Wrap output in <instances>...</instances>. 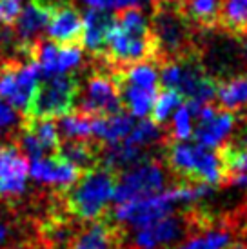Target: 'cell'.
Here are the masks:
<instances>
[{
    "label": "cell",
    "mask_w": 247,
    "mask_h": 249,
    "mask_svg": "<svg viewBox=\"0 0 247 249\" xmlns=\"http://www.w3.org/2000/svg\"><path fill=\"white\" fill-rule=\"evenodd\" d=\"M115 184L117 173L102 166L95 167L84 173L73 186L62 191L64 208L73 218L84 222L98 220L113 200Z\"/></svg>",
    "instance_id": "1"
},
{
    "label": "cell",
    "mask_w": 247,
    "mask_h": 249,
    "mask_svg": "<svg viewBox=\"0 0 247 249\" xmlns=\"http://www.w3.org/2000/svg\"><path fill=\"white\" fill-rule=\"evenodd\" d=\"M165 166L182 182H200L207 186H226L227 175L216 151L202 145L167 140Z\"/></svg>",
    "instance_id": "2"
},
{
    "label": "cell",
    "mask_w": 247,
    "mask_h": 249,
    "mask_svg": "<svg viewBox=\"0 0 247 249\" xmlns=\"http://www.w3.org/2000/svg\"><path fill=\"white\" fill-rule=\"evenodd\" d=\"M191 24L180 9V0H158L153 15V36L160 51V66L167 60L194 55Z\"/></svg>",
    "instance_id": "3"
},
{
    "label": "cell",
    "mask_w": 247,
    "mask_h": 249,
    "mask_svg": "<svg viewBox=\"0 0 247 249\" xmlns=\"http://www.w3.org/2000/svg\"><path fill=\"white\" fill-rule=\"evenodd\" d=\"M80 84L71 75L49 76L46 82L38 84L31 102L24 109V117L56 118L66 117L75 107Z\"/></svg>",
    "instance_id": "4"
},
{
    "label": "cell",
    "mask_w": 247,
    "mask_h": 249,
    "mask_svg": "<svg viewBox=\"0 0 247 249\" xmlns=\"http://www.w3.org/2000/svg\"><path fill=\"white\" fill-rule=\"evenodd\" d=\"M167 189V173L158 160H144L122 175H117L113 200L117 204L142 200Z\"/></svg>",
    "instance_id": "5"
},
{
    "label": "cell",
    "mask_w": 247,
    "mask_h": 249,
    "mask_svg": "<svg viewBox=\"0 0 247 249\" xmlns=\"http://www.w3.org/2000/svg\"><path fill=\"white\" fill-rule=\"evenodd\" d=\"M42 70L33 58L7 60L0 66V100L26 109L40 84Z\"/></svg>",
    "instance_id": "6"
},
{
    "label": "cell",
    "mask_w": 247,
    "mask_h": 249,
    "mask_svg": "<svg viewBox=\"0 0 247 249\" xmlns=\"http://www.w3.org/2000/svg\"><path fill=\"white\" fill-rule=\"evenodd\" d=\"M122 107L120 93L111 78V68L102 60V64L91 73L88 86H86V95H84L78 111L91 118H100L117 115L122 111Z\"/></svg>",
    "instance_id": "7"
},
{
    "label": "cell",
    "mask_w": 247,
    "mask_h": 249,
    "mask_svg": "<svg viewBox=\"0 0 247 249\" xmlns=\"http://www.w3.org/2000/svg\"><path fill=\"white\" fill-rule=\"evenodd\" d=\"M178 202V191H176V186H173L169 189H165L164 193H158L155 196H149V198L118 204L113 216L118 224L127 222L133 228L138 229L167 216Z\"/></svg>",
    "instance_id": "8"
},
{
    "label": "cell",
    "mask_w": 247,
    "mask_h": 249,
    "mask_svg": "<svg viewBox=\"0 0 247 249\" xmlns=\"http://www.w3.org/2000/svg\"><path fill=\"white\" fill-rule=\"evenodd\" d=\"M29 166L17 142L0 144V196L17 198L28 186Z\"/></svg>",
    "instance_id": "9"
},
{
    "label": "cell",
    "mask_w": 247,
    "mask_h": 249,
    "mask_svg": "<svg viewBox=\"0 0 247 249\" xmlns=\"http://www.w3.org/2000/svg\"><path fill=\"white\" fill-rule=\"evenodd\" d=\"M124 235L115 218H98L76 231L69 249H120Z\"/></svg>",
    "instance_id": "10"
},
{
    "label": "cell",
    "mask_w": 247,
    "mask_h": 249,
    "mask_svg": "<svg viewBox=\"0 0 247 249\" xmlns=\"http://www.w3.org/2000/svg\"><path fill=\"white\" fill-rule=\"evenodd\" d=\"M31 177L40 184L60 187L62 191L73 186L76 180L80 178L84 173H80L73 164H69L66 159H62L60 155H49L42 157L31 162Z\"/></svg>",
    "instance_id": "11"
},
{
    "label": "cell",
    "mask_w": 247,
    "mask_h": 249,
    "mask_svg": "<svg viewBox=\"0 0 247 249\" xmlns=\"http://www.w3.org/2000/svg\"><path fill=\"white\" fill-rule=\"evenodd\" d=\"M82 17L69 2L56 6L48 24L49 38L58 46H78L82 42Z\"/></svg>",
    "instance_id": "12"
},
{
    "label": "cell",
    "mask_w": 247,
    "mask_h": 249,
    "mask_svg": "<svg viewBox=\"0 0 247 249\" xmlns=\"http://www.w3.org/2000/svg\"><path fill=\"white\" fill-rule=\"evenodd\" d=\"M234 124H236V115L233 111L218 109L209 118L196 122V127L193 129V137L202 147H207V149L218 147L231 135Z\"/></svg>",
    "instance_id": "13"
},
{
    "label": "cell",
    "mask_w": 247,
    "mask_h": 249,
    "mask_svg": "<svg viewBox=\"0 0 247 249\" xmlns=\"http://www.w3.org/2000/svg\"><path fill=\"white\" fill-rule=\"evenodd\" d=\"M56 155L66 159L69 164H73L80 173H88V171L100 166L102 145H100L98 140L66 139L64 144L58 145Z\"/></svg>",
    "instance_id": "14"
},
{
    "label": "cell",
    "mask_w": 247,
    "mask_h": 249,
    "mask_svg": "<svg viewBox=\"0 0 247 249\" xmlns=\"http://www.w3.org/2000/svg\"><path fill=\"white\" fill-rule=\"evenodd\" d=\"M82 44L86 46V49H89L96 58L104 56L107 48V35L115 24V17L107 11L89 9L82 17Z\"/></svg>",
    "instance_id": "15"
},
{
    "label": "cell",
    "mask_w": 247,
    "mask_h": 249,
    "mask_svg": "<svg viewBox=\"0 0 247 249\" xmlns=\"http://www.w3.org/2000/svg\"><path fill=\"white\" fill-rule=\"evenodd\" d=\"M216 155L226 169L227 184L236 175L247 173V120L240 131L220 144Z\"/></svg>",
    "instance_id": "16"
},
{
    "label": "cell",
    "mask_w": 247,
    "mask_h": 249,
    "mask_svg": "<svg viewBox=\"0 0 247 249\" xmlns=\"http://www.w3.org/2000/svg\"><path fill=\"white\" fill-rule=\"evenodd\" d=\"M222 0H180V9L191 26L200 29L218 28Z\"/></svg>",
    "instance_id": "17"
},
{
    "label": "cell",
    "mask_w": 247,
    "mask_h": 249,
    "mask_svg": "<svg viewBox=\"0 0 247 249\" xmlns=\"http://www.w3.org/2000/svg\"><path fill=\"white\" fill-rule=\"evenodd\" d=\"M135 125V120L127 113H117L111 117H100L93 118V135L98 142L104 144H117L122 142L131 133Z\"/></svg>",
    "instance_id": "18"
},
{
    "label": "cell",
    "mask_w": 247,
    "mask_h": 249,
    "mask_svg": "<svg viewBox=\"0 0 247 249\" xmlns=\"http://www.w3.org/2000/svg\"><path fill=\"white\" fill-rule=\"evenodd\" d=\"M22 129H26L38 140L42 149L46 155H55L60 145V133H58V125L53 122V118H33L24 117L22 120Z\"/></svg>",
    "instance_id": "19"
},
{
    "label": "cell",
    "mask_w": 247,
    "mask_h": 249,
    "mask_svg": "<svg viewBox=\"0 0 247 249\" xmlns=\"http://www.w3.org/2000/svg\"><path fill=\"white\" fill-rule=\"evenodd\" d=\"M218 28L234 36L247 35V0H222Z\"/></svg>",
    "instance_id": "20"
},
{
    "label": "cell",
    "mask_w": 247,
    "mask_h": 249,
    "mask_svg": "<svg viewBox=\"0 0 247 249\" xmlns=\"http://www.w3.org/2000/svg\"><path fill=\"white\" fill-rule=\"evenodd\" d=\"M120 93V100L122 106L127 107L129 115L133 117H145L147 113H151L153 104H155V98H157L158 91L157 88H131V86H122L117 88Z\"/></svg>",
    "instance_id": "21"
},
{
    "label": "cell",
    "mask_w": 247,
    "mask_h": 249,
    "mask_svg": "<svg viewBox=\"0 0 247 249\" xmlns=\"http://www.w3.org/2000/svg\"><path fill=\"white\" fill-rule=\"evenodd\" d=\"M216 98L220 102V107L226 111H236L247 107V78L246 75L234 76L224 82H218V89H216Z\"/></svg>",
    "instance_id": "22"
},
{
    "label": "cell",
    "mask_w": 247,
    "mask_h": 249,
    "mask_svg": "<svg viewBox=\"0 0 247 249\" xmlns=\"http://www.w3.org/2000/svg\"><path fill=\"white\" fill-rule=\"evenodd\" d=\"M231 235L233 228L226 222H220L218 226H211L204 233L191 236L180 249H224L231 240Z\"/></svg>",
    "instance_id": "23"
},
{
    "label": "cell",
    "mask_w": 247,
    "mask_h": 249,
    "mask_svg": "<svg viewBox=\"0 0 247 249\" xmlns=\"http://www.w3.org/2000/svg\"><path fill=\"white\" fill-rule=\"evenodd\" d=\"M58 129V133H62L66 139H89L93 135V118L80 111L69 113L62 117Z\"/></svg>",
    "instance_id": "24"
},
{
    "label": "cell",
    "mask_w": 247,
    "mask_h": 249,
    "mask_svg": "<svg viewBox=\"0 0 247 249\" xmlns=\"http://www.w3.org/2000/svg\"><path fill=\"white\" fill-rule=\"evenodd\" d=\"M182 100H184V98H182V95H180L178 91H175V89L160 91L157 95V98H155V104H153V109H151L153 122L157 125L167 122V118L171 117L173 113L184 104Z\"/></svg>",
    "instance_id": "25"
},
{
    "label": "cell",
    "mask_w": 247,
    "mask_h": 249,
    "mask_svg": "<svg viewBox=\"0 0 247 249\" xmlns=\"http://www.w3.org/2000/svg\"><path fill=\"white\" fill-rule=\"evenodd\" d=\"M158 139H160L158 125L153 120H142V122L133 125V129L124 139V142H127L131 145H137V147H145V145L155 144Z\"/></svg>",
    "instance_id": "26"
},
{
    "label": "cell",
    "mask_w": 247,
    "mask_h": 249,
    "mask_svg": "<svg viewBox=\"0 0 247 249\" xmlns=\"http://www.w3.org/2000/svg\"><path fill=\"white\" fill-rule=\"evenodd\" d=\"M193 135V115L187 104H182L178 109L175 111V118H173L171 127V139L169 140H187Z\"/></svg>",
    "instance_id": "27"
},
{
    "label": "cell",
    "mask_w": 247,
    "mask_h": 249,
    "mask_svg": "<svg viewBox=\"0 0 247 249\" xmlns=\"http://www.w3.org/2000/svg\"><path fill=\"white\" fill-rule=\"evenodd\" d=\"M80 62H82V51L78 46H60L58 75H66V71L75 70Z\"/></svg>",
    "instance_id": "28"
},
{
    "label": "cell",
    "mask_w": 247,
    "mask_h": 249,
    "mask_svg": "<svg viewBox=\"0 0 247 249\" xmlns=\"http://www.w3.org/2000/svg\"><path fill=\"white\" fill-rule=\"evenodd\" d=\"M20 15V0H0V24L13 26Z\"/></svg>",
    "instance_id": "29"
},
{
    "label": "cell",
    "mask_w": 247,
    "mask_h": 249,
    "mask_svg": "<svg viewBox=\"0 0 247 249\" xmlns=\"http://www.w3.org/2000/svg\"><path fill=\"white\" fill-rule=\"evenodd\" d=\"M15 124H17V113L11 106L0 100V135L13 129Z\"/></svg>",
    "instance_id": "30"
},
{
    "label": "cell",
    "mask_w": 247,
    "mask_h": 249,
    "mask_svg": "<svg viewBox=\"0 0 247 249\" xmlns=\"http://www.w3.org/2000/svg\"><path fill=\"white\" fill-rule=\"evenodd\" d=\"M11 235V229L7 226V222L4 218H0V248L7 242V238Z\"/></svg>",
    "instance_id": "31"
},
{
    "label": "cell",
    "mask_w": 247,
    "mask_h": 249,
    "mask_svg": "<svg viewBox=\"0 0 247 249\" xmlns=\"http://www.w3.org/2000/svg\"><path fill=\"white\" fill-rule=\"evenodd\" d=\"M224 249H247V244L246 242H233V244H229V246H226Z\"/></svg>",
    "instance_id": "32"
},
{
    "label": "cell",
    "mask_w": 247,
    "mask_h": 249,
    "mask_svg": "<svg viewBox=\"0 0 247 249\" xmlns=\"http://www.w3.org/2000/svg\"><path fill=\"white\" fill-rule=\"evenodd\" d=\"M6 249H29V244H17V246H9Z\"/></svg>",
    "instance_id": "33"
},
{
    "label": "cell",
    "mask_w": 247,
    "mask_h": 249,
    "mask_svg": "<svg viewBox=\"0 0 247 249\" xmlns=\"http://www.w3.org/2000/svg\"><path fill=\"white\" fill-rule=\"evenodd\" d=\"M247 36V35H246ZM246 55H247V40H246Z\"/></svg>",
    "instance_id": "34"
}]
</instances>
